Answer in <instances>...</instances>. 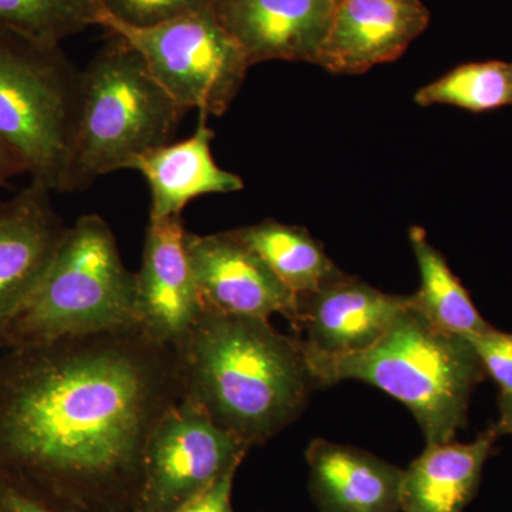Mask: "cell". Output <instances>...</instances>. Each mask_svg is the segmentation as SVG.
<instances>
[{"label":"cell","mask_w":512,"mask_h":512,"mask_svg":"<svg viewBox=\"0 0 512 512\" xmlns=\"http://www.w3.org/2000/svg\"><path fill=\"white\" fill-rule=\"evenodd\" d=\"M0 468L97 512H137L154 427L183 399L177 349L143 329L6 349Z\"/></svg>","instance_id":"1"},{"label":"cell","mask_w":512,"mask_h":512,"mask_svg":"<svg viewBox=\"0 0 512 512\" xmlns=\"http://www.w3.org/2000/svg\"><path fill=\"white\" fill-rule=\"evenodd\" d=\"M175 349L184 399L249 448L285 430L319 389L302 339L266 319L204 311Z\"/></svg>","instance_id":"2"},{"label":"cell","mask_w":512,"mask_h":512,"mask_svg":"<svg viewBox=\"0 0 512 512\" xmlns=\"http://www.w3.org/2000/svg\"><path fill=\"white\" fill-rule=\"evenodd\" d=\"M308 357L320 387L346 380L372 384L403 403L427 444L453 441L468 423L484 367L464 336L434 326L410 305L376 345L345 357Z\"/></svg>","instance_id":"3"},{"label":"cell","mask_w":512,"mask_h":512,"mask_svg":"<svg viewBox=\"0 0 512 512\" xmlns=\"http://www.w3.org/2000/svg\"><path fill=\"white\" fill-rule=\"evenodd\" d=\"M133 328H140L136 272L121 259L110 225L89 214L67 229L39 289L0 338V350Z\"/></svg>","instance_id":"4"},{"label":"cell","mask_w":512,"mask_h":512,"mask_svg":"<svg viewBox=\"0 0 512 512\" xmlns=\"http://www.w3.org/2000/svg\"><path fill=\"white\" fill-rule=\"evenodd\" d=\"M187 110L154 79L133 46L111 35L80 73L73 175L77 190L171 143Z\"/></svg>","instance_id":"5"},{"label":"cell","mask_w":512,"mask_h":512,"mask_svg":"<svg viewBox=\"0 0 512 512\" xmlns=\"http://www.w3.org/2000/svg\"><path fill=\"white\" fill-rule=\"evenodd\" d=\"M80 73L60 45L0 29V140L52 192L76 191Z\"/></svg>","instance_id":"6"},{"label":"cell","mask_w":512,"mask_h":512,"mask_svg":"<svg viewBox=\"0 0 512 512\" xmlns=\"http://www.w3.org/2000/svg\"><path fill=\"white\" fill-rule=\"evenodd\" d=\"M100 26L133 46L158 84L187 111L227 113L252 67L214 8L147 28L104 15Z\"/></svg>","instance_id":"7"},{"label":"cell","mask_w":512,"mask_h":512,"mask_svg":"<svg viewBox=\"0 0 512 512\" xmlns=\"http://www.w3.org/2000/svg\"><path fill=\"white\" fill-rule=\"evenodd\" d=\"M247 444L181 399L154 427L143 458L137 512H174L241 467Z\"/></svg>","instance_id":"8"},{"label":"cell","mask_w":512,"mask_h":512,"mask_svg":"<svg viewBox=\"0 0 512 512\" xmlns=\"http://www.w3.org/2000/svg\"><path fill=\"white\" fill-rule=\"evenodd\" d=\"M187 251L204 311L266 320L282 315L296 328L298 298L231 231L187 232Z\"/></svg>","instance_id":"9"},{"label":"cell","mask_w":512,"mask_h":512,"mask_svg":"<svg viewBox=\"0 0 512 512\" xmlns=\"http://www.w3.org/2000/svg\"><path fill=\"white\" fill-rule=\"evenodd\" d=\"M296 298L306 356L329 359L372 348L410 305V295L384 293L345 272Z\"/></svg>","instance_id":"10"},{"label":"cell","mask_w":512,"mask_h":512,"mask_svg":"<svg viewBox=\"0 0 512 512\" xmlns=\"http://www.w3.org/2000/svg\"><path fill=\"white\" fill-rule=\"evenodd\" d=\"M50 192L32 181L0 200V338L39 289L69 229Z\"/></svg>","instance_id":"11"},{"label":"cell","mask_w":512,"mask_h":512,"mask_svg":"<svg viewBox=\"0 0 512 512\" xmlns=\"http://www.w3.org/2000/svg\"><path fill=\"white\" fill-rule=\"evenodd\" d=\"M136 289L140 329L157 342L177 348L204 312L188 256L183 215L148 222Z\"/></svg>","instance_id":"12"},{"label":"cell","mask_w":512,"mask_h":512,"mask_svg":"<svg viewBox=\"0 0 512 512\" xmlns=\"http://www.w3.org/2000/svg\"><path fill=\"white\" fill-rule=\"evenodd\" d=\"M430 23L423 0H335L316 66L362 74L399 59Z\"/></svg>","instance_id":"13"},{"label":"cell","mask_w":512,"mask_h":512,"mask_svg":"<svg viewBox=\"0 0 512 512\" xmlns=\"http://www.w3.org/2000/svg\"><path fill=\"white\" fill-rule=\"evenodd\" d=\"M335 0H218L215 15L251 66L269 60L316 64Z\"/></svg>","instance_id":"14"},{"label":"cell","mask_w":512,"mask_h":512,"mask_svg":"<svg viewBox=\"0 0 512 512\" xmlns=\"http://www.w3.org/2000/svg\"><path fill=\"white\" fill-rule=\"evenodd\" d=\"M320 512H402V468L360 448L315 439L306 450Z\"/></svg>","instance_id":"15"},{"label":"cell","mask_w":512,"mask_h":512,"mask_svg":"<svg viewBox=\"0 0 512 512\" xmlns=\"http://www.w3.org/2000/svg\"><path fill=\"white\" fill-rule=\"evenodd\" d=\"M208 117L200 113L190 137L147 151L131 165L150 188V220L183 215L191 201L204 195L244 190V180L221 168L212 156L215 133L208 126Z\"/></svg>","instance_id":"16"},{"label":"cell","mask_w":512,"mask_h":512,"mask_svg":"<svg viewBox=\"0 0 512 512\" xmlns=\"http://www.w3.org/2000/svg\"><path fill=\"white\" fill-rule=\"evenodd\" d=\"M494 426L471 443L427 444L402 478V512H464L498 440Z\"/></svg>","instance_id":"17"},{"label":"cell","mask_w":512,"mask_h":512,"mask_svg":"<svg viewBox=\"0 0 512 512\" xmlns=\"http://www.w3.org/2000/svg\"><path fill=\"white\" fill-rule=\"evenodd\" d=\"M231 234L254 251L295 296L315 291L342 272L308 229L265 220L231 229Z\"/></svg>","instance_id":"18"},{"label":"cell","mask_w":512,"mask_h":512,"mask_svg":"<svg viewBox=\"0 0 512 512\" xmlns=\"http://www.w3.org/2000/svg\"><path fill=\"white\" fill-rule=\"evenodd\" d=\"M409 239L420 272L419 291L410 295L413 308L437 328L457 335H474L493 328L477 311L444 255L430 244L426 231L410 228Z\"/></svg>","instance_id":"19"},{"label":"cell","mask_w":512,"mask_h":512,"mask_svg":"<svg viewBox=\"0 0 512 512\" xmlns=\"http://www.w3.org/2000/svg\"><path fill=\"white\" fill-rule=\"evenodd\" d=\"M414 101L421 107L446 104L471 113L512 106V63L490 60L461 64L417 90Z\"/></svg>","instance_id":"20"},{"label":"cell","mask_w":512,"mask_h":512,"mask_svg":"<svg viewBox=\"0 0 512 512\" xmlns=\"http://www.w3.org/2000/svg\"><path fill=\"white\" fill-rule=\"evenodd\" d=\"M104 18L99 0H0V29L60 45Z\"/></svg>","instance_id":"21"},{"label":"cell","mask_w":512,"mask_h":512,"mask_svg":"<svg viewBox=\"0 0 512 512\" xmlns=\"http://www.w3.org/2000/svg\"><path fill=\"white\" fill-rule=\"evenodd\" d=\"M218 0H99L104 15L134 26L147 28L167 20L214 8Z\"/></svg>","instance_id":"22"},{"label":"cell","mask_w":512,"mask_h":512,"mask_svg":"<svg viewBox=\"0 0 512 512\" xmlns=\"http://www.w3.org/2000/svg\"><path fill=\"white\" fill-rule=\"evenodd\" d=\"M0 512H97L40 490L0 468Z\"/></svg>","instance_id":"23"},{"label":"cell","mask_w":512,"mask_h":512,"mask_svg":"<svg viewBox=\"0 0 512 512\" xmlns=\"http://www.w3.org/2000/svg\"><path fill=\"white\" fill-rule=\"evenodd\" d=\"M473 346L485 375L497 383L500 396L512 394V333L491 328L464 336Z\"/></svg>","instance_id":"24"},{"label":"cell","mask_w":512,"mask_h":512,"mask_svg":"<svg viewBox=\"0 0 512 512\" xmlns=\"http://www.w3.org/2000/svg\"><path fill=\"white\" fill-rule=\"evenodd\" d=\"M239 468L228 471L210 488L192 498L190 503L183 505L174 512H234L232 508V488Z\"/></svg>","instance_id":"25"},{"label":"cell","mask_w":512,"mask_h":512,"mask_svg":"<svg viewBox=\"0 0 512 512\" xmlns=\"http://www.w3.org/2000/svg\"><path fill=\"white\" fill-rule=\"evenodd\" d=\"M25 173L26 168L22 160L0 140V188L8 185L12 178Z\"/></svg>","instance_id":"26"},{"label":"cell","mask_w":512,"mask_h":512,"mask_svg":"<svg viewBox=\"0 0 512 512\" xmlns=\"http://www.w3.org/2000/svg\"><path fill=\"white\" fill-rule=\"evenodd\" d=\"M498 406H500V419L493 424L494 429L497 430L498 436H504V434L512 436V394L500 396Z\"/></svg>","instance_id":"27"}]
</instances>
